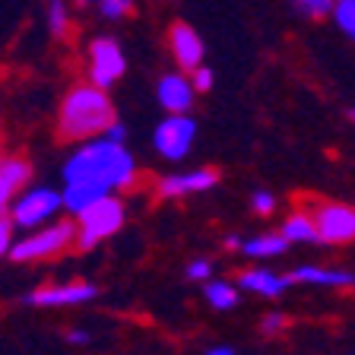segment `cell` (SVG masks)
<instances>
[{
  "label": "cell",
  "instance_id": "6da1fadb",
  "mask_svg": "<svg viewBox=\"0 0 355 355\" xmlns=\"http://www.w3.org/2000/svg\"><path fill=\"white\" fill-rule=\"evenodd\" d=\"M60 175L64 181H80L102 193H127L140 184V165L133 153L124 143H114L108 137L73 143Z\"/></svg>",
  "mask_w": 355,
  "mask_h": 355
},
{
  "label": "cell",
  "instance_id": "7a4b0ae2",
  "mask_svg": "<svg viewBox=\"0 0 355 355\" xmlns=\"http://www.w3.org/2000/svg\"><path fill=\"white\" fill-rule=\"evenodd\" d=\"M111 121H118V111H114L108 89L89 80H76L58 102L54 130H58V140L64 143H83L102 137Z\"/></svg>",
  "mask_w": 355,
  "mask_h": 355
},
{
  "label": "cell",
  "instance_id": "3957f363",
  "mask_svg": "<svg viewBox=\"0 0 355 355\" xmlns=\"http://www.w3.org/2000/svg\"><path fill=\"white\" fill-rule=\"evenodd\" d=\"M73 238H76L73 219L58 216V219L44 222L38 229L16 232L10 260H16V263H48V260H58L73 251Z\"/></svg>",
  "mask_w": 355,
  "mask_h": 355
},
{
  "label": "cell",
  "instance_id": "277c9868",
  "mask_svg": "<svg viewBox=\"0 0 355 355\" xmlns=\"http://www.w3.org/2000/svg\"><path fill=\"white\" fill-rule=\"evenodd\" d=\"M127 222V203L121 193H102L96 203L73 216V251H96L98 244L111 241L124 229Z\"/></svg>",
  "mask_w": 355,
  "mask_h": 355
},
{
  "label": "cell",
  "instance_id": "5b68a950",
  "mask_svg": "<svg viewBox=\"0 0 355 355\" xmlns=\"http://www.w3.org/2000/svg\"><path fill=\"white\" fill-rule=\"evenodd\" d=\"M10 222H13L16 232H29V229H38L44 222L58 219L64 216V203H60V191L58 187H48V184H26L16 200L10 203L7 209Z\"/></svg>",
  "mask_w": 355,
  "mask_h": 355
},
{
  "label": "cell",
  "instance_id": "8992f818",
  "mask_svg": "<svg viewBox=\"0 0 355 355\" xmlns=\"http://www.w3.org/2000/svg\"><path fill=\"white\" fill-rule=\"evenodd\" d=\"M124 73H127V54L118 38L96 35L86 44V76L83 80L96 83L102 89H111L114 83L124 80Z\"/></svg>",
  "mask_w": 355,
  "mask_h": 355
},
{
  "label": "cell",
  "instance_id": "52a82bcc",
  "mask_svg": "<svg viewBox=\"0 0 355 355\" xmlns=\"http://www.w3.org/2000/svg\"><path fill=\"white\" fill-rule=\"evenodd\" d=\"M320 244H352L355 241V207L343 200H308Z\"/></svg>",
  "mask_w": 355,
  "mask_h": 355
},
{
  "label": "cell",
  "instance_id": "ba28073f",
  "mask_svg": "<svg viewBox=\"0 0 355 355\" xmlns=\"http://www.w3.org/2000/svg\"><path fill=\"white\" fill-rule=\"evenodd\" d=\"M193 143H197V121L191 114H165L153 130V146L165 162L187 159Z\"/></svg>",
  "mask_w": 355,
  "mask_h": 355
},
{
  "label": "cell",
  "instance_id": "9c48e42d",
  "mask_svg": "<svg viewBox=\"0 0 355 355\" xmlns=\"http://www.w3.org/2000/svg\"><path fill=\"white\" fill-rule=\"evenodd\" d=\"M98 286L86 279H70V282H44V286L32 288L26 295V304L42 311H58V308H80V304L96 302Z\"/></svg>",
  "mask_w": 355,
  "mask_h": 355
},
{
  "label": "cell",
  "instance_id": "30bf717a",
  "mask_svg": "<svg viewBox=\"0 0 355 355\" xmlns=\"http://www.w3.org/2000/svg\"><path fill=\"white\" fill-rule=\"evenodd\" d=\"M219 184V171L216 168H187V171H175L165 175L153 184L155 200H184L193 193H207Z\"/></svg>",
  "mask_w": 355,
  "mask_h": 355
},
{
  "label": "cell",
  "instance_id": "8fae6325",
  "mask_svg": "<svg viewBox=\"0 0 355 355\" xmlns=\"http://www.w3.org/2000/svg\"><path fill=\"white\" fill-rule=\"evenodd\" d=\"M155 98H159V108L165 114H191V108L197 105V89L184 70H175V73H165L159 80Z\"/></svg>",
  "mask_w": 355,
  "mask_h": 355
},
{
  "label": "cell",
  "instance_id": "7c38bea8",
  "mask_svg": "<svg viewBox=\"0 0 355 355\" xmlns=\"http://www.w3.org/2000/svg\"><path fill=\"white\" fill-rule=\"evenodd\" d=\"M32 181V162L22 153H0V216L10 209L16 193Z\"/></svg>",
  "mask_w": 355,
  "mask_h": 355
},
{
  "label": "cell",
  "instance_id": "4fadbf2b",
  "mask_svg": "<svg viewBox=\"0 0 355 355\" xmlns=\"http://www.w3.org/2000/svg\"><path fill=\"white\" fill-rule=\"evenodd\" d=\"M168 51L171 58H175L178 70H193L197 64H203V58H207V48H203V38L197 35V29L193 26H187V22H175L168 29Z\"/></svg>",
  "mask_w": 355,
  "mask_h": 355
},
{
  "label": "cell",
  "instance_id": "5bb4252c",
  "mask_svg": "<svg viewBox=\"0 0 355 355\" xmlns=\"http://www.w3.org/2000/svg\"><path fill=\"white\" fill-rule=\"evenodd\" d=\"M235 286L241 292H251V295H260V298H279L286 295L292 279H288V273H276L270 266H248V270L238 273Z\"/></svg>",
  "mask_w": 355,
  "mask_h": 355
},
{
  "label": "cell",
  "instance_id": "9a60e30c",
  "mask_svg": "<svg viewBox=\"0 0 355 355\" xmlns=\"http://www.w3.org/2000/svg\"><path fill=\"white\" fill-rule=\"evenodd\" d=\"M288 279L298 282V286H318V288H352L355 286V273L352 270H340V266H295Z\"/></svg>",
  "mask_w": 355,
  "mask_h": 355
},
{
  "label": "cell",
  "instance_id": "2e32d148",
  "mask_svg": "<svg viewBox=\"0 0 355 355\" xmlns=\"http://www.w3.org/2000/svg\"><path fill=\"white\" fill-rule=\"evenodd\" d=\"M292 244L276 232H260V235H251V238H241V254L248 260H276L288 251Z\"/></svg>",
  "mask_w": 355,
  "mask_h": 355
},
{
  "label": "cell",
  "instance_id": "e0dca14e",
  "mask_svg": "<svg viewBox=\"0 0 355 355\" xmlns=\"http://www.w3.org/2000/svg\"><path fill=\"white\" fill-rule=\"evenodd\" d=\"M279 235L288 244H318V229H314V219H311L308 207H295L292 213L282 219Z\"/></svg>",
  "mask_w": 355,
  "mask_h": 355
},
{
  "label": "cell",
  "instance_id": "ac0fdd59",
  "mask_svg": "<svg viewBox=\"0 0 355 355\" xmlns=\"http://www.w3.org/2000/svg\"><path fill=\"white\" fill-rule=\"evenodd\" d=\"M203 298H207V304L213 311H232L241 302V288L232 279H216V276H209V279L203 282Z\"/></svg>",
  "mask_w": 355,
  "mask_h": 355
},
{
  "label": "cell",
  "instance_id": "d6986e66",
  "mask_svg": "<svg viewBox=\"0 0 355 355\" xmlns=\"http://www.w3.org/2000/svg\"><path fill=\"white\" fill-rule=\"evenodd\" d=\"M44 26H48V35L58 38V42H67L73 35V10L67 0H48L44 7Z\"/></svg>",
  "mask_w": 355,
  "mask_h": 355
},
{
  "label": "cell",
  "instance_id": "ffe728a7",
  "mask_svg": "<svg viewBox=\"0 0 355 355\" xmlns=\"http://www.w3.org/2000/svg\"><path fill=\"white\" fill-rule=\"evenodd\" d=\"M98 197H102V191H96V187L80 184V181H64V187H60V203H64V216H70V219H73L80 209H86L89 203H96Z\"/></svg>",
  "mask_w": 355,
  "mask_h": 355
},
{
  "label": "cell",
  "instance_id": "44dd1931",
  "mask_svg": "<svg viewBox=\"0 0 355 355\" xmlns=\"http://www.w3.org/2000/svg\"><path fill=\"white\" fill-rule=\"evenodd\" d=\"M330 16L336 22V29L355 42V0H333Z\"/></svg>",
  "mask_w": 355,
  "mask_h": 355
},
{
  "label": "cell",
  "instance_id": "7402d4cb",
  "mask_svg": "<svg viewBox=\"0 0 355 355\" xmlns=\"http://www.w3.org/2000/svg\"><path fill=\"white\" fill-rule=\"evenodd\" d=\"M96 7L105 19L118 22V19H127V16L133 13V0H96Z\"/></svg>",
  "mask_w": 355,
  "mask_h": 355
},
{
  "label": "cell",
  "instance_id": "603a6c76",
  "mask_svg": "<svg viewBox=\"0 0 355 355\" xmlns=\"http://www.w3.org/2000/svg\"><path fill=\"white\" fill-rule=\"evenodd\" d=\"M286 330H288V318L282 314V311H266L263 318H260V333L263 336H286Z\"/></svg>",
  "mask_w": 355,
  "mask_h": 355
},
{
  "label": "cell",
  "instance_id": "cb8c5ba5",
  "mask_svg": "<svg viewBox=\"0 0 355 355\" xmlns=\"http://www.w3.org/2000/svg\"><path fill=\"white\" fill-rule=\"evenodd\" d=\"M213 273H216V263L209 257H193L191 263H187V270H184V276L191 282H207Z\"/></svg>",
  "mask_w": 355,
  "mask_h": 355
},
{
  "label": "cell",
  "instance_id": "d4e9b609",
  "mask_svg": "<svg viewBox=\"0 0 355 355\" xmlns=\"http://www.w3.org/2000/svg\"><path fill=\"white\" fill-rule=\"evenodd\" d=\"M295 7L302 10V16H308V19H324V16H330L333 0H295Z\"/></svg>",
  "mask_w": 355,
  "mask_h": 355
},
{
  "label": "cell",
  "instance_id": "484cf974",
  "mask_svg": "<svg viewBox=\"0 0 355 355\" xmlns=\"http://www.w3.org/2000/svg\"><path fill=\"white\" fill-rule=\"evenodd\" d=\"M187 76H191L193 89H197V96H200V92H209V89H213V83H216V73L209 70L207 64H197L193 70H187Z\"/></svg>",
  "mask_w": 355,
  "mask_h": 355
},
{
  "label": "cell",
  "instance_id": "4316f807",
  "mask_svg": "<svg viewBox=\"0 0 355 355\" xmlns=\"http://www.w3.org/2000/svg\"><path fill=\"white\" fill-rule=\"evenodd\" d=\"M276 193H270V191H254L251 193V209L257 216H273L276 213Z\"/></svg>",
  "mask_w": 355,
  "mask_h": 355
},
{
  "label": "cell",
  "instance_id": "83f0119b",
  "mask_svg": "<svg viewBox=\"0 0 355 355\" xmlns=\"http://www.w3.org/2000/svg\"><path fill=\"white\" fill-rule=\"evenodd\" d=\"M13 238H16V229L13 222H10V216L3 213L0 216V260L10 257V248H13Z\"/></svg>",
  "mask_w": 355,
  "mask_h": 355
},
{
  "label": "cell",
  "instance_id": "f1b7e54d",
  "mask_svg": "<svg viewBox=\"0 0 355 355\" xmlns=\"http://www.w3.org/2000/svg\"><path fill=\"white\" fill-rule=\"evenodd\" d=\"M102 137H108V140H114V143H124L127 130H124V124H121V121H111V124L105 127V133H102Z\"/></svg>",
  "mask_w": 355,
  "mask_h": 355
},
{
  "label": "cell",
  "instance_id": "f546056e",
  "mask_svg": "<svg viewBox=\"0 0 355 355\" xmlns=\"http://www.w3.org/2000/svg\"><path fill=\"white\" fill-rule=\"evenodd\" d=\"M67 343H73V346H86V343H92V333L83 330V327H73V330L67 333Z\"/></svg>",
  "mask_w": 355,
  "mask_h": 355
},
{
  "label": "cell",
  "instance_id": "4dcf8cb0",
  "mask_svg": "<svg viewBox=\"0 0 355 355\" xmlns=\"http://www.w3.org/2000/svg\"><path fill=\"white\" fill-rule=\"evenodd\" d=\"M207 355H238L235 346H225V343H216V346L207 349Z\"/></svg>",
  "mask_w": 355,
  "mask_h": 355
},
{
  "label": "cell",
  "instance_id": "1f68e13d",
  "mask_svg": "<svg viewBox=\"0 0 355 355\" xmlns=\"http://www.w3.org/2000/svg\"><path fill=\"white\" fill-rule=\"evenodd\" d=\"M225 251H241V235H225Z\"/></svg>",
  "mask_w": 355,
  "mask_h": 355
},
{
  "label": "cell",
  "instance_id": "d6a6232c",
  "mask_svg": "<svg viewBox=\"0 0 355 355\" xmlns=\"http://www.w3.org/2000/svg\"><path fill=\"white\" fill-rule=\"evenodd\" d=\"M76 3H80V7H92V3H96V0H76Z\"/></svg>",
  "mask_w": 355,
  "mask_h": 355
},
{
  "label": "cell",
  "instance_id": "836d02e7",
  "mask_svg": "<svg viewBox=\"0 0 355 355\" xmlns=\"http://www.w3.org/2000/svg\"><path fill=\"white\" fill-rule=\"evenodd\" d=\"M0 153H3V127H0Z\"/></svg>",
  "mask_w": 355,
  "mask_h": 355
}]
</instances>
